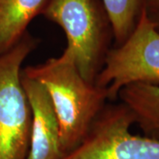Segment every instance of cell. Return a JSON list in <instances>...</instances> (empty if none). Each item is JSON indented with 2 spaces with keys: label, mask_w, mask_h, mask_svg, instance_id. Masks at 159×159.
<instances>
[{
  "label": "cell",
  "mask_w": 159,
  "mask_h": 159,
  "mask_svg": "<svg viewBox=\"0 0 159 159\" xmlns=\"http://www.w3.org/2000/svg\"><path fill=\"white\" fill-rule=\"evenodd\" d=\"M21 84L31 113V137L27 159H59V125L50 96L40 82L22 74Z\"/></svg>",
  "instance_id": "8992f818"
},
{
  "label": "cell",
  "mask_w": 159,
  "mask_h": 159,
  "mask_svg": "<svg viewBox=\"0 0 159 159\" xmlns=\"http://www.w3.org/2000/svg\"><path fill=\"white\" fill-rule=\"evenodd\" d=\"M134 117L123 102L105 104L82 142L59 159H159V141L130 132Z\"/></svg>",
  "instance_id": "277c9868"
},
{
  "label": "cell",
  "mask_w": 159,
  "mask_h": 159,
  "mask_svg": "<svg viewBox=\"0 0 159 159\" xmlns=\"http://www.w3.org/2000/svg\"><path fill=\"white\" fill-rule=\"evenodd\" d=\"M38 43L28 31L10 51L0 54V159L28 157L32 113L21 84V71Z\"/></svg>",
  "instance_id": "3957f363"
},
{
  "label": "cell",
  "mask_w": 159,
  "mask_h": 159,
  "mask_svg": "<svg viewBox=\"0 0 159 159\" xmlns=\"http://www.w3.org/2000/svg\"><path fill=\"white\" fill-rule=\"evenodd\" d=\"M22 74L37 80L48 92L59 125L61 156L66 155L82 142L105 106L107 89L82 77L67 47L59 57L23 67Z\"/></svg>",
  "instance_id": "6da1fadb"
},
{
  "label": "cell",
  "mask_w": 159,
  "mask_h": 159,
  "mask_svg": "<svg viewBox=\"0 0 159 159\" xmlns=\"http://www.w3.org/2000/svg\"><path fill=\"white\" fill-rule=\"evenodd\" d=\"M143 10L148 20L159 32V0H143Z\"/></svg>",
  "instance_id": "30bf717a"
},
{
  "label": "cell",
  "mask_w": 159,
  "mask_h": 159,
  "mask_svg": "<svg viewBox=\"0 0 159 159\" xmlns=\"http://www.w3.org/2000/svg\"><path fill=\"white\" fill-rule=\"evenodd\" d=\"M41 14L64 30L79 72L95 83L114 41L102 0H49Z\"/></svg>",
  "instance_id": "7a4b0ae2"
},
{
  "label": "cell",
  "mask_w": 159,
  "mask_h": 159,
  "mask_svg": "<svg viewBox=\"0 0 159 159\" xmlns=\"http://www.w3.org/2000/svg\"><path fill=\"white\" fill-rule=\"evenodd\" d=\"M49 0H0V54L10 51L28 32Z\"/></svg>",
  "instance_id": "ba28073f"
},
{
  "label": "cell",
  "mask_w": 159,
  "mask_h": 159,
  "mask_svg": "<svg viewBox=\"0 0 159 159\" xmlns=\"http://www.w3.org/2000/svg\"><path fill=\"white\" fill-rule=\"evenodd\" d=\"M113 30L115 47L132 34L143 9V0H102Z\"/></svg>",
  "instance_id": "9c48e42d"
},
{
  "label": "cell",
  "mask_w": 159,
  "mask_h": 159,
  "mask_svg": "<svg viewBox=\"0 0 159 159\" xmlns=\"http://www.w3.org/2000/svg\"><path fill=\"white\" fill-rule=\"evenodd\" d=\"M135 82L159 85V32L143 9L128 38L110 50L95 84L113 101L123 87Z\"/></svg>",
  "instance_id": "5b68a950"
},
{
  "label": "cell",
  "mask_w": 159,
  "mask_h": 159,
  "mask_svg": "<svg viewBox=\"0 0 159 159\" xmlns=\"http://www.w3.org/2000/svg\"><path fill=\"white\" fill-rule=\"evenodd\" d=\"M134 117L145 136L159 141V85L135 82L123 87L118 94Z\"/></svg>",
  "instance_id": "52a82bcc"
}]
</instances>
